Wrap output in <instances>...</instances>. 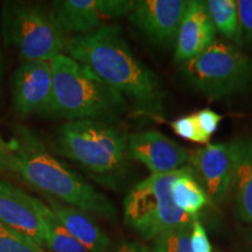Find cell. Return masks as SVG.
<instances>
[{"instance_id":"20","label":"cell","mask_w":252,"mask_h":252,"mask_svg":"<svg viewBox=\"0 0 252 252\" xmlns=\"http://www.w3.org/2000/svg\"><path fill=\"white\" fill-rule=\"evenodd\" d=\"M153 252H193L191 225L168 230L158 236L153 241Z\"/></svg>"},{"instance_id":"14","label":"cell","mask_w":252,"mask_h":252,"mask_svg":"<svg viewBox=\"0 0 252 252\" xmlns=\"http://www.w3.org/2000/svg\"><path fill=\"white\" fill-rule=\"evenodd\" d=\"M216 33L203 1H189L176 35L175 61L182 64L200 55L215 41Z\"/></svg>"},{"instance_id":"21","label":"cell","mask_w":252,"mask_h":252,"mask_svg":"<svg viewBox=\"0 0 252 252\" xmlns=\"http://www.w3.org/2000/svg\"><path fill=\"white\" fill-rule=\"evenodd\" d=\"M0 252H47L33 239L0 222Z\"/></svg>"},{"instance_id":"25","label":"cell","mask_w":252,"mask_h":252,"mask_svg":"<svg viewBox=\"0 0 252 252\" xmlns=\"http://www.w3.org/2000/svg\"><path fill=\"white\" fill-rule=\"evenodd\" d=\"M191 249L193 252H212L206 230L197 219H194L191 224Z\"/></svg>"},{"instance_id":"13","label":"cell","mask_w":252,"mask_h":252,"mask_svg":"<svg viewBox=\"0 0 252 252\" xmlns=\"http://www.w3.org/2000/svg\"><path fill=\"white\" fill-rule=\"evenodd\" d=\"M188 162L191 163L200 176L208 197L213 202L220 203L231 186L232 157L230 144H209L188 152Z\"/></svg>"},{"instance_id":"22","label":"cell","mask_w":252,"mask_h":252,"mask_svg":"<svg viewBox=\"0 0 252 252\" xmlns=\"http://www.w3.org/2000/svg\"><path fill=\"white\" fill-rule=\"evenodd\" d=\"M172 128L179 137L197 144L206 145L209 139L198 128L194 115L184 116L172 123Z\"/></svg>"},{"instance_id":"10","label":"cell","mask_w":252,"mask_h":252,"mask_svg":"<svg viewBox=\"0 0 252 252\" xmlns=\"http://www.w3.org/2000/svg\"><path fill=\"white\" fill-rule=\"evenodd\" d=\"M11 83L14 115L20 119L39 115L52 94V64L47 61L21 62Z\"/></svg>"},{"instance_id":"5","label":"cell","mask_w":252,"mask_h":252,"mask_svg":"<svg viewBox=\"0 0 252 252\" xmlns=\"http://www.w3.org/2000/svg\"><path fill=\"white\" fill-rule=\"evenodd\" d=\"M1 34L23 62L53 61L64 54L69 37L52 6L20 0L2 2Z\"/></svg>"},{"instance_id":"27","label":"cell","mask_w":252,"mask_h":252,"mask_svg":"<svg viewBox=\"0 0 252 252\" xmlns=\"http://www.w3.org/2000/svg\"><path fill=\"white\" fill-rule=\"evenodd\" d=\"M8 161V145L7 141L0 135V172L6 171Z\"/></svg>"},{"instance_id":"6","label":"cell","mask_w":252,"mask_h":252,"mask_svg":"<svg viewBox=\"0 0 252 252\" xmlns=\"http://www.w3.org/2000/svg\"><path fill=\"white\" fill-rule=\"evenodd\" d=\"M151 174L128 191L124 200V222L146 241L163 232L191 225L194 219L173 202L171 185L180 173Z\"/></svg>"},{"instance_id":"7","label":"cell","mask_w":252,"mask_h":252,"mask_svg":"<svg viewBox=\"0 0 252 252\" xmlns=\"http://www.w3.org/2000/svg\"><path fill=\"white\" fill-rule=\"evenodd\" d=\"M180 71L198 93L220 99L251 86L252 59L231 43L214 41L200 55L182 63Z\"/></svg>"},{"instance_id":"17","label":"cell","mask_w":252,"mask_h":252,"mask_svg":"<svg viewBox=\"0 0 252 252\" xmlns=\"http://www.w3.org/2000/svg\"><path fill=\"white\" fill-rule=\"evenodd\" d=\"M171 194L175 206L191 217H196L209 200L203 188L195 180L194 169L186 166L172 182Z\"/></svg>"},{"instance_id":"9","label":"cell","mask_w":252,"mask_h":252,"mask_svg":"<svg viewBox=\"0 0 252 252\" xmlns=\"http://www.w3.org/2000/svg\"><path fill=\"white\" fill-rule=\"evenodd\" d=\"M188 6V0H140L128 20L151 45L167 46L176 40Z\"/></svg>"},{"instance_id":"11","label":"cell","mask_w":252,"mask_h":252,"mask_svg":"<svg viewBox=\"0 0 252 252\" xmlns=\"http://www.w3.org/2000/svg\"><path fill=\"white\" fill-rule=\"evenodd\" d=\"M128 156L146 166L152 174H167L185 167L188 152L174 140L156 130L128 135Z\"/></svg>"},{"instance_id":"3","label":"cell","mask_w":252,"mask_h":252,"mask_svg":"<svg viewBox=\"0 0 252 252\" xmlns=\"http://www.w3.org/2000/svg\"><path fill=\"white\" fill-rule=\"evenodd\" d=\"M53 88L39 116L58 121H94L118 125L131 115L127 104L87 65L65 54L50 61Z\"/></svg>"},{"instance_id":"28","label":"cell","mask_w":252,"mask_h":252,"mask_svg":"<svg viewBox=\"0 0 252 252\" xmlns=\"http://www.w3.org/2000/svg\"><path fill=\"white\" fill-rule=\"evenodd\" d=\"M0 84H1V58H0ZM1 91V89H0Z\"/></svg>"},{"instance_id":"16","label":"cell","mask_w":252,"mask_h":252,"mask_svg":"<svg viewBox=\"0 0 252 252\" xmlns=\"http://www.w3.org/2000/svg\"><path fill=\"white\" fill-rule=\"evenodd\" d=\"M232 157L231 186L242 220L252 223V140L239 139L230 144Z\"/></svg>"},{"instance_id":"12","label":"cell","mask_w":252,"mask_h":252,"mask_svg":"<svg viewBox=\"0 0 252 252\" xmlns=\"http://www.w3.org/2000/svg\"><path fill=\"white\" fill-rule=\"evenodd\" d=\"M0 222L33 239L45 249L46 229L35 197L0 179Z\"/></svg>"},{"instance_id":"4","label":"cell","mask_w":252,"mask_h":252,"mask_svg":"<svg viewBox=\"0 0 252 252\" xmlns=\"http://www.w3.org/2000/svg\"><path fill=\"white\" fill-rule=\"evenodd\" d=\"M127 145L128 135L118 125L80 121L60 125L49 150L76 163L94 181L116 188L128 172Z\"/></svg>"},{"instance_id":"26","label":"cell","mask_w":252,"mask_h":252,"mask_svg":"<svg viewBox=\"0 0 252 252\" xmlns=\"http://www.w3.org/2000/svg\"><path fill=\"white\" fill-rule=\"evenodd\" d=\"M106 252H153V250L139 242L123 241L110 248Z\"/></svg>"},{"instance_id":"24","label":"cell","mask_w":252,"mask_h":252,"mask_svg":"<svg viewBox=\"0 0 252 252\" xmlns=\"http://www.w3.org/2000/svg\"><path fill=\"white\" fill-rule=\"evenodd\" d=\"M194 117L200 131L206 135L208 139H210V137L217 131L220 123L223 119L222 115L210 109L200 110V111L195 113Z\"/></svg>"},{"instance_id":"19","label":"cell","mask_w":252,"mask_h":252,"mask_svg":"<svg viewBox=\"0 0 252 252\" xmlns=\"http://www.w3.org/2000/svg\"><path fill=\"white\" fill-rule=\"evenodd\" d=\"M203 4L216 31L226 39L237 41L239 31L237 2L234 0H207Z\"/></svg>"},{"instance_id":"18","label":"cell","mask_w":252,"mask_h":252,"mask_svg":"<svg viewBox=\"0 0 252 252\" xmlns=\"http://www.w3.org/2000/svg\"><path fill=\"white\" fill-rule=\"evenodd\" d=\"M37 209L43 219L46 229L45 250L48 252H89L65 230L52 209L42 200L35 197Z\"/></svg>"},{"instance_id":"8","label":"cell","mask_w":252,"mask_h":252,"mask_svg":"<svg viewBox=\"0 0 252 252\" xmlns=\"http://www.w3.org/2000/svg\"><path fill=\"white\" fill-rule=\"evenodd\" d=\"M132 0H55L50 2L64 33L71 36L86 35L109 21L130 15Z\"/></svg>"},{"instance_id":"2","label":"cell","mask_w":252,"mask_h":252,"mask_svg":"<svg viewBox=\"0 0 252 252\" xmlns=\"http://www.w3.org/2000/svg\"><path fill=\"white\" fill-rule=\"evenodd\" d=\"M7 145L6 172L42 195L78 208L91 216L116 220L117 210L111 200L55 156L35 131L17 125Z\"/></svg>"},{"instance_id":"15","label":"cell","mask_w":252,"mask_h":252,"mask_svg":"<svg viewBox=\"0 0 252 252\" xmlns=\"http://www.w3.org/2000/svg\"><path fill=\"white\" fill-rule=\"evenodd\" d=\"M46 204L65 230L89 252H106L110 249V238L96 220L78 208L71 207L55 198L43 195Z\"/></svg>"},{"instance_id":"29","label":"cell","mask_w":252,"mask_h":252,"mask_svg":"<svg viewBox=\"0 0 252 252\" xmlns=\"http://www.w3.org/2000/svg\"><path fill=\"white\" fill-rule=\"evenodd\" d=\"M47 252H48V251H47Z\"/></svg>"},{"instance_id":"1","label":"cell","mask_w":252,"mask_h":252,"mask_svg":"<svg viewBox=\"0 0 252 252\" xmlns=\"http://www.w3.org/2000/svg\"><path fill=\"white\" fill-rule=\"evenodd\" d=\"M64 54L115 90L131 115L161 118L167 91L156 72L132 52L121 26L108 24L86 35L69 36Z\"/></svg>"},{"instance_id":"23","label":"cell","mask_w":252,"mask_h":252,"mask_svg":"<svg viewBox=\"0 0 252 252\" xmlns=\"http://www.w3.org/2000/svg\"><path fill=\"white\" fill-rule=\"evenodd\" d=\"M236 2L239 24L237 42L252 49V0H238Z\"/></svg>"}]
</instances>
